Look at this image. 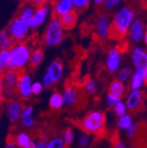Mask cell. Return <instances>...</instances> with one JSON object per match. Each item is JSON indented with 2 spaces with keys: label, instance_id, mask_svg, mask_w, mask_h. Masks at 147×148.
<instances>
[{
  "label": "cell",
  "instance_id": "cell-1",
  "mask_svg": "<svg viewBox=\"0 0 147 148\" xmlns=\"http://www.w3.org/2000/svg\"><path fill=\"white\" fill-rule=\"evenodd\" d=\"M135 21V12L129 6H122L113 16L110 23L109 38L113 40H122L129 34L131 26Z\"/></svg>",
  "mask_w": 147,
  "mask_h": 148
},
{
  "label": "cell",
  "instance_id": "cell-2",
  "mask_svg": "<svg viewBox=\"0 0 147 148\" xmlns=\"http://www.w3.org/2000/svg\"><path fill=\"white\" fill-rule=\"evenodd\" d=\"M10 51V61L6 70H22L31 60V49L24 42L19 41Z\"/></svg>",
  "mask_w": 147,
  "mask_h": 148
},
{
  "label": "cell",
  "instance_id": "cell-3",
  "mask_svg": "<svg viewBox=\"0 0 147 148\" xmlns=\"http://www.w3.org/2000/svg\"><path fill=\"white\" fill-rule=\"evenodd\" d=\"M105 125V115L101 111H92L81 120L80 127L89 134H98Z\"/></svg>",
  "mask_w": 147,
  "mask_h": 148
},
{
  "label": "cell",
  "instance_id": "cell-4",
  "mask_svg": "<svg viewBox=\"0 0 147 148\" xmlns=\"http://www.w3.org/2000/svg\"><path fill=\"white\" fill-rule=\"evenodd\" d=\"M64 28L62 27L59 18H54L48 23L43 35V42L47 46H56L63 40Z\"/></svg>",
  "mask_w": 147,
  "mask_h": 148
},
{
  "label": "cell",
  "instance_id": "cell-5",
  "mask_svg": "<svg viewBox=\"0 0 147 148\" xmlns=\"http://www.w3.org/2000/svg\"><path fill=\"white\" fill-rule=\"evenodd\" d=\"M30 25L26 22H24L20 16L19 18H14L10 23H9L8 27H7V31H8L9 35L14 38L16 41H22V40L27 36L29 29H30Z\"/></svg>",
  "mask_w": 147,
  "mask_h": 148
},
{
  "label": "cell",
  "instance_id": "cell-6",
  "mask_svg": "<svg viewBox=\"0 0 147 148\" xmlns=\"http://www.w3.org/2000/svg\"><path fill=\"white\" fill-rule=\"evenodd\" d=\"M21 74V70H7L2 75L1 88L5 95H10L16 88H18Z\"/></svg>",
  "mask_w": 147,
  "mask_h": 148
},
{
  "label": "cell",
  "instance_id": "cell-7",
  "mask_svg": "<svg viewBox=\"0 0 147 148\" xmlns=\"http://www.w3.org/2000/svg\"><path fill=\"white\" fill-rule=\"evenodd\" d=\"M122 63V53L120 49L114 47L108 51L107 59H106V70L110 73H114L118 70Z\"/></svg>",
  "mask_w": 147,
  "mask_h": 148
},
{
  "label": "cell",
  "instance_id": "cell-8",
  "mask_svg": "<svg viewBox=\"0 0 147 148\" xmlns=\"http://www.w3.org/2000/svg\"><path fill=\"white\" fill-rule=\"evenodd\" d=\"M49 12H51V6L49 5L45 4V3L42 5H39L34 12V14H33L32 21H31L30 24L31 29H35L39 26L43 25Z\"/></svg>",
  "mask_w": 147,
  "mask_h": 148
},
{
  "label": "cell",
  "instance_id": "cell-9",
  "mask_svg": "<svg viewBox=\"0 0 147 148\" xmlns=\"http://www.w3.org/2000/svg\"><path fill=\"white\" fill-rule=\"evenodd\" d=\"M132 61L136 70L144 72L147 68V51L141 47H135L132 51Z\"/></svg>",
  "mask_w": 147,
  "mask_h": 148
},
{
  "label": "cell",
  "instance_id": "cell-10",
  "mask_svg": "<svg viewBox=\"0 0 147 148\" xmlns=\"http://www.w3.org/2000/svg\"><path fill=\"white\" fill-rule=\"evenodd\" d=\"M96 34L99 38H106L109 37L110 32V22L108 16L105 14H101L98 16L96 21Z\"/></svg>",
  "mask_w": 147,
  "mask_h": 148
},
{
  "label": "cell",
  "instance_id": "cell-11",
  "mask_svg": "<svg viewBox=\"0 0 147 148\" xmlns=\"http://www.w3.org/2000/svg\"><path fill=\"white\" fill-rule=\"evenodd\" d=\"M32 79L29 74L22 73L20 76V80H19L18 84V90L20 92V95L25 99L30 98L31 95H33L32 92Z\"/></svg>",
  "mask_w": 147,
  "mask_h": 148
},
{
  "label": "cell",
  "instance_id": "cell-12",
  "mask_svg": "<svg viewBox=\"0 0 147 148\" xmlns=\"http://www.w3.org/2000/svg\"><path fill=\"white\" fill-rule=\"evenodd\" d=\"M143 103V94L140 90H131L129 95L126 97V104L128 109L131 111H135L140 108Z\"/></svg>",
  "mask_w": 147,
  "mask_h": 148
},
{
  "label": "cell",
  "instance_id": "cell-13",
  "mask_svg": "<svg viewBox=\"0 0 147 148\" xmlns=\"http://www.w3.org/2000/svg\"><path fill=\"white\" fill-rule=\"evenodd\" d=\"M144 34L145 26L143 24V22L140 21V20H135L133 22V24H132L131 29H130L129 32L130 39L133 42H135V43H138V42H140L144 38Z\"/></svg>",
  "mask_w": 147,
  "mask_h": 148
},
{
  "label": "cell",
  "instance_id": "cell-14",
  "mask_svg": "<svg viewBox=\"0 0 147 148\" xmlns=\"http://www.w3.org/2000/svg\"><path fill=\"white\" fill-rule=\"evenodd\" d=\"M22 106L16 101H9L5 107V115L10 123H16L21 117Z\"/></svg>",
  "mask_w": 147,
  "mask_h": 148
},
{
  "label": "cell",
  "instance_id": "cell-15",
  "mask_svg": "<svg viewBox=\"0 0 147 148\" xmlns=\"http://www.w3.org/2000/svg\"><path fill=\"white\" fill-rule=\"evenodd\" d=\"M74 7L75 6H74L72 0H57L54 3L53 12L55 14V16L60 18V16H64V14H68V12H73Z\"/></svg>",
  "mask_w": 147,
  "mask_h": 148
},
{
  "label": "cell",
  "instance_id": "cell-16",
  "mask_svg": "<svg viewBox=\"0 0 147 148\" xmlns=\"http://www.w3.org/2000/svg\"><path fill=\"white\" fill-rule=\"evenodd\" d=\"M63 71H64L63 64L60 61L55 60L49 64V66H48V68H47V71H46V74H47L48 76L53 79L54 82L56 83L62 78Z\"/></svg>",
  "mask_w": 147,
  "mask_h": 148
},
{
  "label": "cell",
  "instance_id": "cell-17",
  "mask_svg": "<svg viewBox=\"0 0 147 148\" xmlns=\"http://www.w3.org/2000/svg\"><path fill=\"white\" fill-rule=\"evenodd\" d=\"M126 88L124 82L116 79V80H113L112 82L110 83L108 94L114 96V97L117 98L118 100H122L124 94H126Z\"/></svg>",
  "mask_w": 147,
  "mask_h": 148
},
{
  "label": "cell",
  "instance_id": "cell-18",
  "mask_svg": "<svg viewBox=\"0 0 147 148\" xmlns=\"http://www.w3.org/2000/svg\"><path fill=\"white\" fill-rule=\"evenodd\" d=\"M59 20H60V23L64 28V30H71L75 27L76 23H77V14L73 10V12L60 16Z\"/></svg>",
  "mask_w": 147,
  "mask_h": 148
},
{
  "label": "cell",
  "instance_id": "cell-19",
  "mask_svg": "<svg viewBox=\"0 0 147 148\" xmlns=\"http://www.w3.org/2000/svg\"><path fill=\"white\" fill-rule=\"evenodd\" d=\"M21 123L25 127H31L34 125V115H33V108L31 106H26L22 108L21 112Z\"/></svg>",
  "mask_w": 147,
  "mask_h": 148
},
{
  "label": "cell",
  "instance_id": "cell-20",
  "mask_svg": "<svg viewBox=\"0 0 147 148\" xmlns=\"http://www.w3.org/2000/svg\"><path fill=\"white\" fill-rule=\"evenodd\" d=\"M145 83L144 73L139 70H135L133 72V75L131 77V82H130V88L131 90H141Z\"/></svg>",
  "mask_w": 147,
  "mask_h": 148
},
{
  "label": "cell",
  "instance_id": "cell-21",
  "mask_svg": "<svg viewBox=\"0 0 147 148\" xmlns=\"http://www.w3.org/2000/svg\"><path fill=\"white\" fill-rule=\"evenodd\" d=\"M63 98L66 106H73L78 99L77 92L72 86H66L63 92Z\"/></svg>",
  "mask_w": 147,
  "mask_h": 148
},
{
  "label": "cell",
  "instance_id": "cell-22",
  "mask_svg": "<svg viewBox=\"0 0 147 148\" xmlns=\"http://www.w3.org/2000/svg\"><path fill=\"white\" fill-rule=\"evenodd\" d=\"M14 40L8 31L2 30L0 32V49H10L14 46Z\"/></svg>",
  "mask_w": 147,
  "mask_h": 148
},
{
  "label": "cell",
  "instance_id": "cell-23",
  "mask_svg": "<svg viewBox=\"0 0 147 148\" xmlns=\"http://www.w3.org/2000/svg\"><path fill=\"white\" fill-rule=\"evenodd\" d=\"M48 103H49V106L53 109H55V110L61 109L65 105L63 94H60V92H54L53 95L51 96V98H49Z\"/></svg>",
  "mask_w": 147,
  "mask_h": 148
},
{
  "label": "cell",
  "instance_id": "cell-24",
  "mask_svg": "<svg viewBox=\"0 0 147 148\" xmlns=\"http://www.w3.org/2000/svg\"><path fill=\"white\" fill-rule=\"evenodd\" d=\"M133 119L130 114H124V115L117 117V125L120 130L124 131H128L132 125H133Z\"/></svg>",
  "mask_w": 147,
  "mask_h": 148
},
{
  "label": "cell",
  "instance_id": "cell-25",
  "mask_svg": "<svg viewBox=\"0 0 147 148\" xmlns=\"http://www.w3.org/2000/svg\"><path fill=\"white\" fill-rule=\"evenodd\" d=\"M43 58H44L43 51H42V49H35V51L32 53V55H31V60H30L31 65H32L33 67L39 66V65L41 64Z\"/></svg>",
  "mask_w": 147,
  "mask_h": 148
},
{
  "label": "cell",
  "instance_id": "cell-26",
  "mask_svg": "<svg viewBox=\"0 0 147 148\" xmlns=\"http://www.w3.org/2000/svg\"><path fill=\"white\" fill-rule=\"evenodd\" d=\"M34 9H33L32 6H26L22 9L21 14H20V18L23 20L24 22L28 23L29 25L31 24V21H32L33 14H34Z\"/></svg>",
  "mask_w": 147,
  "mask_h": 148
},
{
  "label": "cell",
  "instance_id": "cell-27",
  "mask_svg": "<svg viewBox=\"0 0 147 148\" xmlns=\"http://www.w3.org/2000/svg\"><path fill=\"white\" fill-rule=\"evenodd\" d=\"M10 61V51L9 49H2L0 51V69L1 71L7 68Z\"/></svg>",
  "mask_w": 147,
  "mask_h": 148
},
{
  "label": "cell",
  "instance_id": "cell-28",
  "mask_svg": "<svg viewBox=\"0 0 147 148\" xmlns=\"http://www.w3.org/2000/svg\"><path fill=\"white\" fill-rule=\"evenodd\" d=\"M112 108H113V112H114V114L117 117H120V116L126 114V111H128V106H126V102H124L122 100L116 102V103L113 105Z\"/></svg>",
  "mask_w": 147,
  "mask_h": 148
},
{
  "label": "cell",
  "instance_id": "cell-29",
  "mask_svg": "<svg viewBox=\"0 0 147 148\" xmlns=\"http://www.w3.org/2000/svg\"><path fill=\"white\" fill-rule=\"evenodd\" d=\"M14 142H16L19 147L24 148L27 144H29L31 142V138L27 133H20V134L16 137Z\"/></svg>",
  "mask_w": 147,
  "mask_h": 148
},
{
  "label": "cell",
  "instance_id": "cell-30",
  "mask_svg": "<svg viewBox=\"0 0 147 148\" xmlns=\"http://www.w3.org/2000/svg\"><path fill=\"white\" fill-rule=\"evenodd\" d=\"M132 75H133V72L130 68L124 67L122 68L120 70H118V73H117V79L122 82H126V81L131 79Z\"/></svg>",
  "mask_w": 147,
  "mask_h": 148
},
{
  "label": "cell",
  "instance_id": "cell-31",
  "mask_svg": "<svg viewBox=\"0 0 147 148\" xmlns=\"http://www.w3.org/2000/svg\"><path fill=\"white\" fill-rule=\"evenodd\" d=\"M65 142L63 140V138L60 137H56V138L52 139L47 142L46 148H65Z\"/></svg>",
  "mask_w": 147,
  "mask_h": 148
},
{
  "label": "cell",
  "instance_id": "cell-32",
  "mask_svg": "<svg viewBox=\"0 0 147 148\" xmlns=\"http://www.w3.org/2000/svg\"><path fill=\"white\" fill-rule=\"evenodd\" d=\"M63 140H64L66 145H71L74 141V132L72 129H67L63 135Z\"/></svg>",
  "mask_w": 147,
  "mask_h": 148
},
{
  "label": "cell",
  "instance_id": "cell-33",
  "mask_svg": "<svg viewBox=\"0 0 147 148\" xmlns=\"http://www.w3.org/2000/svg\"><path fill=\"white\" fill-rule=\"evenodd\" d=\"M84 90L87 92L91 94V95H94L97 90V84L93 79H87L84 82Z\"/></svg>",
  "mask_w": 147,
  "mask_h": 148
},
{
  "label": "cell",
  "instance_id": "cell-34",
  "mask_svg": "<svg viewBox=\"0 0 147 148\" xmlns=\"http://www.w3.org/2000/svg\"><path fill=\"white\" fill-rule=\"evenodd\" d=\"M89 133L85 132L84 134H81L80 136L78 137V144L79 146L81 147H87L89 144H90L91 141V138H90V135H87Z\"/></svg>",
  "mask_w": 147,
  "mask_h": 148
},
{
  "label": "cell",
  "instance_id": "cell-35",
  "mask_svg": "<svg viewBox=\"0 0 147 148\" xmlns=\"http://www.w3.org/2000/svg\"><path fill=\"white\" fill-rule=\"evenodd\" d=\"M43 88H44V86L42 82H39V81L33 82V84H32L33 95H39V94H41L42 90H43Z\"/></svg>",
  "mask_w": 147,
  "mask_h": 148
},
{
  "label": "cell",
  "instance_id": "cell-36",
  "mask_svg": "<svg viewBox=\"0 0 147 148\" xmlns=\"http://www.w3.org/2000/svg\"><path fill=\"white\" fill-rule=\"evenodd\" d=\"M74 6L77 9H84L89 6L90 0H72Z\"/></svg>",
  "mask_w": 147,
  "mask_h": 148
},
{
  "label": "cell",
  "instance_id": "cell-37",
  "mask_svg": "<svg viewBox=\"0 0 147 148\" xmlns=\"http://www.w3.org/2000/svg\"><path fill=\"white\" fill-rule=\"evenodd\" d=\"M124 1H126V0H106L105 7L107 9H112V8H114L115 6H117L120 3L124 2Z\"/></svg>",
  "mask_w": 147,
  "mask_h": 148
},
{
  "label": "cell",
  "instance_id": "cell-38",
  "mask_svg": "<svg viewBox=\"0 0 147 148\" xmlns=\"http://www.w3.org/2000/svg\"><path fill=\"white\" fill-rule=\"evenodd\" d=\"M118 101H120V100H118L117 98H115L114 96L110 95V94H107V97H106V104L108 105L109 107H113V105Z\"/></svg>",
  "mask_w": 147,
  "mask_h": 148
},
{
  "label": "cell",
  "instance_id": "cell-39",
  "mask_svg": "<svg viewBox=\"0 0 147 148\" xmlns=\"http://www.w3.org/2000/svg\"><path fill=\"white\" fill-rule=\"evenodd\" d=\"M42 83H43V86H45V88H49V86H52L55 84V82L53 81V79L48 76L46 73L44 74L43 78H42Z\"/></svg>",
  "mask_w": 147,
  "mask_h": 148
},
{
  "label": "cell",
  "instance_id": "cell-40",
  "mask_svg": "<svg viewBox=\"0 0 147 148\" xmlns=\"http://www.w3.org/2000/svg\"><path fill=\"white\" fill-rule=\"evenodd\" d=\"M137 129H138V125H136V123H133V125L130 127V129L128 130V136L130 137V138H132V137L135 135L136 131H137Z\"/></svg>",
  "mask_w": 147,
  "mask_h": 148
},
{
  "label": "cell",
  "instance_id": "cell-41",
  "mask_svg": "<svg viewBox=\"0 0 147 148\" xmlns=\"http://www.w3.org/2000/svg\"><path fill=\"white\" fill-rule=\"evenodd\" d=\"M19 146L16 145V143L14 141H8L6 144H5L4 148H18Z\"/></svg>",
  "mask_w": 147,
  "mask_h": 148
},
{
  "label": "cell",
  "instance_id": "cell-42",
  "mask_svg": "<svg viewBox=\"0 0 147 148\" xmlns=\"http://www.w3.org/2000/svg\"><path fill=\"white\" fill-rule=\"evenodd\" d=\"M46 1H48V0H32V2H33V4H35V5H42V4H44V3L46 2Z\"/></svg>",
  "mask_w": 147,
  "mask_h": 148
},
{
  "label": "cell",
  "instance_id": "cell-43",
  "mask_svg": "<svg viewBox=\"0 0 147 148\" xmlns=\"http://www.w3.org/2000/svg\"><path fill=\"white\" fill-rule=\"evenodd\" d=\"M46 145H47V143H46L44 140H42V141H40L38 144H37L36 148H46Z\"/></svg>",
  "mask_w": 147,
  "mask_h": 148
},
{
  "label": "cell",
  "instance_id": "cell-44",
  "mask_svg": "<svg viewBox=\"0 0 147 148\" xmlns=\"http://www.w3.org/2000/svg\"><path fill=\"white\" fill-rule=\"evenodd\" d=\"M37 147V144L35 143L34 141H32V140H31V142L29 144H27V145L25 146V147L24 148H36Z\"/></svg>",
  "mask_w": 147,
  "mask_h": 148
},
{
  "label": "cell",
  "instance_id": "cell-45",
  "mask_svg": "<svg viewBox=\"0 0 147 148\" xmlns=\"http://www.w3.org/2000/svg\"><path fill=\"white\" fill-rule=\"evenodd\" d=\"M114 148H126V146H124V144L122 143V142H117V143L115 144Z\"/></svg>",
  "mask_w": 147,
  "mask_h": 148
},
{
  "label": "cell",
  "instance_id": "cell-46",
  "mask_svg": "<svg viewBox=\"0 0 147 148\" xmlns=\"http://www.w3.org/2000/svg\"><path fill=\"white\" fill-rule=\"evenodd\" d=\"M143 40H144L145 45L147 46V25H146V28H145V34H144V38H143Z\"/></svg>",
  "mask_w": 147,
  "mask_h": 148
},
{
  "label": "cell",
  "instance_id": "cell-47",
  "mask_svg": "<svg viewBox=\"0 0 147 148\" xmlns=\"http://www.w3.org/2000/svg\"><path fill=\"white\" fill-rule=\"evenodd\" d=\"M94 2L96 3V4H104V3L106 2V0H94Z\"/></svg>",
  "mask_w": 147,
  "mask_h": 148
},
{
  "label": "cell",
  "instance_id": "cell-48",
  "mask_svg": "<svg viewBox=\"0 0 147 148\" xmlns=\"http://www.w3.org/2000/svg\"><path fill=\"white\" fill-rule=\"evenodd\" d=\"M143 73H144V78H145V83H146L147 84V68H146V70H145L144 72H143Z\"/></svg>",
  "mask_w": 147,
  "mask_h": 148
}]
</instances>
